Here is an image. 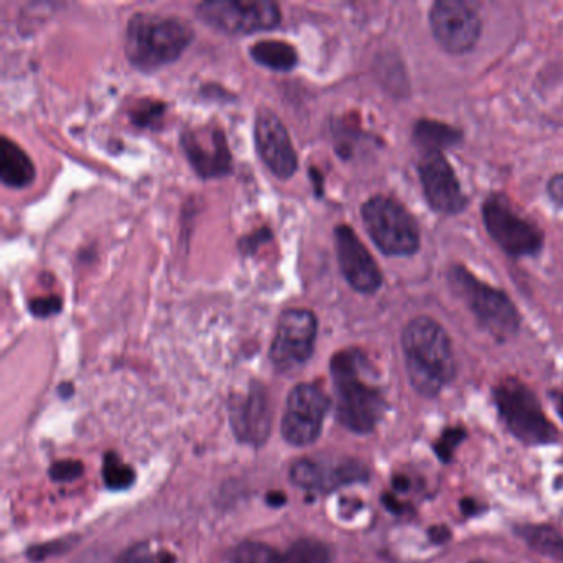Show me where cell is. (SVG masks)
Here are the masks:
<instances>
[{"label": "cell", "mask_w": 563, "mask_h": 563, "mask_svg": "<svg viewBox=\"0 0 563 563\" xmlns=\"http://www.w3.org/2000/svg\"><path fill=\"white\" fill-rule=\"evenodd\" d=\"M448 282L453 291L466 301L481 325L494 338L504 341L519 331V312L506 292L479 282L461 265L451 266Z\"/></svg>", "instance_id": "277c9868"}, {"label": "cell", "mask_w": 563, "mask_h": 563, "mask_svg": "<svg viewBox=\"0 0 563 563\" xmlns=\"http://www.w3.org/2000/svg\"><path fill=\"white\" fill-rule=\"evenodd\" d=\"M256 64L275 71H291L298 64V52L288 42L262 41L250 48Z\"/></svg>", "instance_id": "ffe728a7"}, {"label": "cell", "mask_w": 563, "mask_h": 563, "mask_svg": "<svg viewBox=\"0 0 563 563\" xmlns=\"http://www.w3.org/2000/svg\"><path fill=\"white\" fill-rule=\"evenodd\" d=\"M418 173L424 196L434 212L454 216L466 209V196L443 153L423 154L418 163Z\"/></svg>", "instance_id": "5bb4252c"}, {"label": "cell", "mask_w": 563, "mask_h": 563, "mask_svg": "<svg viewBox=\"0 0 563 563\" xmlns=\"http://www.w3.org/2000/svg\"><path fill=\"white\" fill-rule=\"evenodd\" d=\"M318 319L305 308H289L282 312L276 325L269 358L278 371L289 372L305 365L314 352Z\"/></svg>", "instance_id": "9c48e42d"}, {"label": "cell", "mask_w": 563, "mask_h": 563, "mask_svg": "<svg viewBox=\"0 0 563 563\" xmlns=\"http://www.w3.org/2000/svg\"><path fill=\"white\" fill-rule=\"evenodd\" d=\"M84 466L78 461H58L52 466L51 476L52 479L58 481V483H65V481H75L80 476Z\"/></svg>", "instance_id": "d4e9b609"}, {"label": "cell", "mask_w": 563, "mask_h": 563, "mask_svg": "<svg viewBox=\"0 0 563 563\" xmlns=\"http://www.w3.org/2000/svg\"><path fill=\"white\" fill-rule=\"evenodd\" d=\"M184 153L203 179L225 176L232 170V154L225 133L213 124L184 131Z\"/></svg>", "instance_id": "9a60e30c"}, {"label": "cell", "mask_w": 563, "mask_h": 563, "mask_svg": "<svg viewBox=\"0 0 563 563\" xmlns=\"http://www.w3.org/2000/svg\"><path fill=\"white\" fill-rule=\"evenodd\" d=\"M471 563H486V562H471Z\"/></svg>", "instance_id": "4dcf8cb0"}, {"label": "cell", "mask_w": 563, "mask_h": 563, "mask_svg": "<svg viewBox=\"0 0 563 563\" xmlns=\"http://www.w3.org/2000/svg\"><path fill=\"white\" fill-rule=\"evenodd\" d=\"M278 552L260 542H245L233 550L232 563H276Z\"/></svg>", "instance_id": "cb8c5ba5"}, {"label": "cell", "mask_w": 563, "mask_h": 563, "mask_svg": "<svg viewBox=\"0 0 563 563\" xmlns=\"http://www.w3.org/2000/svg\"><path fill=\"white\" fill-rule=\"evenodd\" d=\"M362 220L368 235L385 255L410 256L420 249L417 220L398 200L372 197L362 206Z\"/></svg>", "instance_id": "5b68a950"}, {"label": "cell", "mask_w": 563, "mask_h": 563, "mask_svg": "<svg viewBox=\"0 0 563 563\" xmlns=\"http://www.w3.org/2000/svg\"><path fill=\"white\" fill-rule=\"evenodd\" d=\"M464 433L463 431H451V433L444 434L443 441H446V443H441L440 446V456L443 457L446 456V448H454V443L457 444V441H460V438H463Z\"/></svg>", "instance_id": "f1b7e54d"}, {"label": "cell", "mask_w": 563, "mask_h": 563, "mask_svg": "<svg viewBox=\"0 0 563 563\" xmlns=\"http://www.w3.org/2000/svg\"><path fill=\"white\" fill-rule=\"evenodd\" d=\"M272 420L268 395L258 385H252L230 408L233 433L242 443H265L272 433Z\"/></svg>", "instance_id": "e0dca14e"}, {"label": "cell", "mask_w": 563, "mask_h": 563, "mask_svg": "<svg viewBox=\"0 0 563 563\" xmlns=\"http://www.w3.org/2000/svg\"><path fill=\"white\" fill-rule=\"evenodd\" d=\"M547 190H549V196L552 197L553 202L563 206V174L553 176L549 186H547Z\"/></svg>", "instance_id": "83f0119b"}, {"label": "cell", "mask_w": 563, "mask_h": 563, "mask_svg": "<svg viewBox=\"0 0 563 563\" xmlns=\"http://www.w3.org/2000/svg\"><path fill=\"white\" fill-rule=\"evenodd\" d=\"M103 477L104 484H107L110 489L123 490L128 489V487L134 483V471L133 467L123 463L121 457L117 456V454H108V456L104 457Z\"/></svg>", "instance_id": "603a6c76"}, {"label": "cell", "mask_w": 563, "mask_h": 563, "mask_svg": "<svg viewBox=\"0 0 563 563\" xmlns=\"http://www.w3.org/2000/svg\"><path fill=\"white\" fill-rule=\"evenodd\" d=\"M335 413L347 430L371 433L384 417L385 398L372 382L371 364L357 349L338 352L331 361Z\"/></svg>", "instance_id": "6da1fadb"}, {"label": "cell", "mask_w": 563, "mask_h": 563, "mask_svg": "<svg viewBox=\"0 0 563 563\" xmlns=\"http://www.w3.org/2000/svg\"><path fill=\"white\" fill-rule=\"evenodd\" d=\"M62 309V299L58 296H48V298H37L31 301L32 314L38 318H48L57 314Z\"/></svg>", "instance_id": "484cf974"}, {"label": "cell", "mask_w": 563, "mask_h": 563, "mask_svg": "<svg viewBox=\"0 0 563 563\" xmlns=\"http://www.w3.org/2000/svg\"><path fill=\"white\" fill-rule=\"evenodd\" d=\"M413 140L423 154L443 153L446 147L460 143L463 134L448 124L433 120H420L415 124Z\"/></svg>", "instance_id": "d6986e66"}, {"label": "cell", "mask_w": 563, "mask_h": 563, "mask_svg": "<svg viewBox=\"0 0 563 563\" xmlns=\"http://www.w3.org/2000/svg\"><path fill=\"white\" fill-rule=\"evenodd\" d=\"M255 144L265 166L279 179H289L298 169V154L288 130L269 108L256 111Z\"/></svg>", "instance_id": "7c38bea8"}, {"label": "cell", "mask_w": 563, "mask_h": 563, "mask_svg": "<svg viewBox=\"0 0 563 563\" xmlns=\"http://www.w3.org/2000/svg\"><path fill=\"white\" fill-rule=\"evenodd\" d=\"M328 395L314 384H299L292 388L283 411V438L292 446H308L321 434L328 415Z\"/></svg>", "instance_id": "30bf717a"}, {"label": "cell", "mask_w": 563, "mask_h": 563, "mask_svg": "<svg viewBox=\"0 0 563 563\" xmlns=\"http://www.w3.org/2000/svg\"><path fill=\"white\" fill-rule=\"evenodd\" d=\"M483 219L487 232L507 255H536L543 246L542 230L517 212L512 203L499 194L487 197Z\"/></svg>", "instance_id": "ba28073f"}, {"label": "cell", "mask_w": 563, "mask_h": 563, "mask_svg": "<svg viewBox=\"0 0 563 563\" xmlns=\"http://www.w3.org/2000/svg\"><path fill=\"white\" fill-rule=\"evenodd\" d=\"M35 179V166L29 154L8 136L0 140V180L5 187L24 189Z\"/></svg>", "instance_id": "ac0fdd59"}, {"label": "cell", "mask_w": 563, "mask_h": 563, "mask_svg": "<svg viewBox=\"0 0 563 563\" xmlns=\"http://www.w3.org/2000/svg\"><path fill=\"white\" fill-rule=\"evenodd\" d=\"M553 405H555L556 411L562 415L563 418V394L562 391H553L552 394Z\"/></svg>", "instance_id": "f546056e"}, {"label": "cell", "mask_w": 563, "mask_h": 563, "mask_svg": "<svg viewBox=\"0 0 563 563\" xmlns=\"http://www.w3.org/2000/svg\"><path fill=\"white\" fill-rule=\"evenodd\" d=\"M334 242L339 268H341L345 282L355 291L364 292V295L377 291L384 282V276H382L374 256L365 249L357 233L351 227L341 223L335 227Z\"/></svg>", "instance_id": "4fadbf2b"}, {"label": "cell", "mask_w": 563, "mask_h": 563, "mask_svg": "<svg viewBox=\"0 0 563 563\" xmlns=\"http://www.w3.org/2000/svg\"><path fill=\"white\" fill-rule=\"evenodd\" d=\"M431 31L448 54L470 52L479 41L481 19L463 0H438L430 12Z\"/></svg>", "instance_id": "8fae6325"}, {"label": "cell", "mask_w": 563, "mask_h": 563, "mask_svg": "<svg viewBox=\"0 0 563 563\" xmlns=\"http://www.w3.org/2000/svg\"><path fill=\"white\" fill-rule=\"evenodd\" d=\"M163 111V104H146V108H137L133 121L134 123L141 124V126H151V121L159 120Z\"/></svg>", "instance_id": "4316f807"}, {"label": "cell", "mask_w": 563, "mask_h": 563, "mask_svg": "<svg viewBox=\"0 0 563 563\" xmlns=\"http://www.w3.org/2000/svg\"><path fill=\"white\" fill-rule=\"evenodd\" d=\"M276 563H331V550L319 540L302 539L278 553Z\"/></svg>", "instance_id": "44dd1931"}, {"label": "cell", "mask_w": 563, "mask_h": 563, "mask_svg": "<svg viewBox=\"0 0 563 563\" xmlns=\"http://www.w3.org/2000/svg\"><path fill=\"white\" fill-rule=\"evenodd\" d=\"M194 41V29L183 18L136 12L128 22V60L141 71H154L176 62Z\"/></svg>", "instance_id": "3957f363"}, {"label": "cell", "mask_w": 563, "mask_h": 563, "mask_svg": "<svg viewBox=\"0 0 563 563\" xmlns=\"http://www.w3.org/2000/svg\"><path fill=\"white\" fill-rule=\"evenodd\" d=\"M408 377L418 394L434 397L456 374L453 347L440 322L420 316L408 322L401 335Z\"/></svg>", "instance_id": "7a4b0ae2"}, {"label": "cell", "mask_w": 563, "mask_h": 563, "mask_svg": "<svg viewBox=\"0 0 563 563\" xmlns=\"http://www.w3.org/2000/svg\"><path fill=\"white\" fill-rule=\"evenodd\" d=\"M494 397L500 418L520 441L543 444L555 440V427L543 413L539 398L523 382L504 378L494 390Z\"/></svg>", "instance_id": "8992f818"}, {"label": "cell", "mask_w": 563, "mask_h": 563, "mask_svg": "<svg viewBox=\"0 0 563 563\" xmlns=\"http://www.w3.org/2000/svg\"><path fill=\"white\" fill-rule=\"evenodd\" d=\"M196 12L200 21L230 35L273 31L282 24V9L269 0H210L197 5Z\"/></svg>", "instance_id": "52a82bcc"}, {"label": "cell", "mask_w": 563, "mask_h": 563, "mask_svg": "<svg viewBox=\"0 0 563 563\" xmlns=\"http://www.w3.org/2000/svg\"><path fill=\"white\" fill-rule=\"evenodd\" d=\"M292 483L312 493H329L335 487L364 481L367 471L352 460H306L296 461L289 471Z\"/></svg>", "instance_id": "2e32d148"}, {"label": "cell", "mask_w": 563, "mask_h": 563, "mask_svg": "<svg viewBox=\"0 0 563 563\" xmlns=\"http://www.w3.org/2000/svg\"><path fill=\"white\" fill-rule=\"evenodd\" d=\"M527 543L537 552L563 562V536L550 527H523L520 530Z\"/></svg>", "instance_id": "7402d4cb"}]
</instances>
